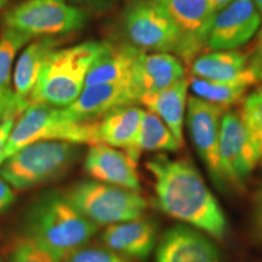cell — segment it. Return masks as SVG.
Masks as SVG:
<instances>
[{
    "label": "cell",
    "mask_w": 262,
    "mask_h": 262,
    "mask_svg": "<svg viewBox=\"0 0 262 262\" xmlns=\"http://www.w3.org/2000/svg\"><path fill=\"white\" fill-rule=\"evenodd\" d=\"M86 21L85 10L68 4L66 0H27L14 6L4 16L5 27L32 38L79 31Z\"/></svg>",
    "instance_id": "cell-7"
},
{
    "label": "cell",
    "mask_w": 262,
    "mask_h": 262,
    "mask_svg": "<svg viewBox=\"0 0 262 262\" xmlns=\"http://www.w3.org/2000/svg\"><path fill=\"white\" fill-rule=\"evenodd\" d=\"M242 118L262 145V88L245 97Z\"/></svg>",
    "instance_id": "cell-27"
},
{
    "label": "cell",
    "mask_w": 262,
    "mask_h": 262,
    "mask_svg": "<svg viewBox=\"0 0 262 262\" xmlns=\"http://www.w3.org/2000/svg\"><path fill=\"white\" fill-rule=\"evenodd\" d=\"M193 77L216 83L239 84L250 86L258 83L249 66V57L234 50L212 51L196 56L191 63Z\"/></svg>",
    "instance_id": "cell-17"
},
{
    "label": "cell",
    "mask_w": 262,
    "mask_h": 262,
    "mask_svg": "<svg viewBox=\"0 0 262 262\" xmlns=\"http://www.w3.org/2000/svg\"><path fill=\"white\" fill-rule=\"evenodd\" d=\"M58 41L54 37H42L33 41L19 56L14 73V91L21 100L28 101L37 84L45 62L56 50Z\"/></svg>",
    "instance_id": "cell-22"
},
{
    "label": "cell",
    "mask_w": 262,
    "mask_h": 262,
    "mask_svg": "<svg viewBox=\"0 0 262 262\" xmlns=\"http://www.w3.org/2000/svg\"><path fill=\"white\" fill-rule=\"evenodd\" d=\"M85 170L96 181L139 192L140 180L136 163L126 153L106 145L96 143L88 150L84 163Z\"/></svg>",
    "instance_id": "cell-14"
},
{
    "label": "cell",
    "mask_w": 262,
    "mask_h": 262,
    "mask_svg": "<svg viewBox=\"0 0 262 262\" xmlns=\"http://www.w3.org/2000/svg\"><path fill=\"white\" fill-rule=\"evenodd\" d=\"M181 143L172 135L166 124L156 113L148 111L143 113L135 143L133 148L126 152V155L133 162L137 163L143 150L175 152L181 148Z\"/></svg>",
    "instance_id": "cell-23"
},
{
    "label": "cell",
    "mask_w": 262,
    "mask_h": 262,
    "mask_svg": "<svg viewBox=\"0 0 262 262\" xmlns=\"http://www.w3.org/2000/svg\"><path fill=\"white\" fill-rule=\"evenodd\" d=\"M6 2H8V0H0V9L4 8L5 4H6Z\"/></svg>",
    "instance_id": "cell-37"
},
{
    "label": "cell",
    "mask_w": 262,
    "mask_h": 262,
    "mask_svg": "<svg viewBox=\"0 0 262 262\" xmlns=\"http://www.w3.org/2000/svg\"><path fill=\"white\" fill-rule=\"evenodd\" d=\"M28 101L21 100L12 89H0V124L10 116H18L27 108Z\"/></svg>",
    "instance_id": "cell-29"
},
{
    "label": "cell",
    "mask_w": 262,
    "mask_h": 262,
    "mask_svg": "<svg viewBox=\"0 0 262 262\" xmlns=\"http://www.w3.org/2000/svg\"><path fill=\"white\" fill-rule=\"evenodd\" d=\"M249 66L254 71L258 81H262V31L258 34L256 47L254 49L253 55L249 58Z\"/></svg>",
    "instance_id": "cell-31"
},
{
    "label": "cell",
    "mask_w": 262,
    "mask_h": 262,
    "mask_svg": "<svg viewBox=\"0 0 262 262\" xmlns=\"http://www.w3.org/2000/svg\"><path fill=\"white\" fill-rule=\"evenodd\" d=\"M254 226L258 237L262 239V188L257 193L254 208Z\"/></svg>",
    "instance_id": "cell-34"
},
{
    "label": "cell",
    "mask_w": 262,
    "mask_h": 262,
    "mask_svg": "<svg viewBox=\"0 0 262 262\" xmlns=\"http://www.w3.org/2000/svg\"><path fill=\"white\" fill-rule=\"evenodd\" d=\"M262 17L254 0H234L214 16L206 38V49L234 50L254 37Z\"/></svg>",
    "instance_id": "cell-12"
},
{
    "label": "cell",
    "mask_w": 262,
    "mask_h": 262,
    "mask_svg": "<svg viewBox=\"0 0 262 262\" xmlns=\"http://www.w3.org/2000/svg\"><path fill=\"white\" fill-rule=\"evenodd\" d=\"M188 88L189 79L185 78L168 89L158 93L143 94L139 98V102L145 104L150 112L156 113L166 124L181 145L183 142V117Z\"/></svg>",
    "instance_id": "cell-20"
},
{
    "label": "cell",
    "mask_w": 262,
    "mask_h": 262,
    "mask_svg": "<svg viewBox=\"0 0 262 262\" xmlns=\"http://www.w3.org/2000/svg\"><path fill=\"white\" fill-rule=\"evenodd\" d=\"M10 262H61V260L31 239L21 237L14 245Z\"/></svg>",
    "instance_id": "cell-26"
},
{
    "label": "cell",
    "mask_w": 262,
    "mask_h": 262,
    "mask_svg": "<svg viewBox=\"0 0 262 262\" xmlns=\"http://www.w3.org/2000/svg\"><path fill=\"white\" fill-rule=\"evenodd\" d=\"M116 0H71L72 4L80 9H86L96 14H103L113 8Z\"/></svg>",
    "instance_id": "cell-30"
},
{
    "label": "cell",
    "mask_w": 262,
    "mask_h": 262,
    "mask_svg": "<svg viewBox=\"0 0 262 262\" xmlns=\"http://www.w3.org/2000/svg\"><path fill=\"white\" fill-rule=\"evenodd\" d=\"M224 108L192 96L187 106V126L196 152L219 188L226 187L220 171L219 140Z\"/></svg>",
    "instance_id": "cell-10"
},
{
    "label": "cell",
    "mask_w": 262,
    "mask_h": 262,
    "mask_svg": "<svg viewBox=\"0 0 262 262\" xmlns=\"http://www.w3.org/2000/svg\"><path fill=\"white\" fill-rule=\"evenodd\" d=\"M15 201V194L12 189L0 179V214L4 212L12 202Z\"/></svg>",
    "instance_id": "cell-32"
},
{
    "label": "cell",
    "mask_w": 262,
    "mask_h": 262,
    "mask_svg": "<svg viewBox=\"0 0 262 262\" xmlns=\"http://www.w3.org/2000/svg\"><path fill=\"white\" fill-rule=\"evenodd\" d=\"M97 122L74 120L64 108L29 103L12 127L8 143L0 155V166L17 150L41 141H64L91 146L100 143Z\"/></svg>",
    "instance_id": "cell-4"
},
{
    "label": "cell",
    "mask_w": 262,
    "mask_h": 262,
    "mask_svg": "<svg viewBox=\"0 0 262 262\" xmlns=\"http://www.w3.org/2000/svg\"><path fill=\"white\" fill-rule=\"evenodd\" d=\"M232 2H234V0H208V4L209 8H210V11L215 16L217 12H220L221 10L227 8Z\"/></svg>",
    "instance_id": "cell-35"
},
{
    "label": "cell",
    "mask_w": 262,
    "mask_h": 262,
    "mask_svg": "<svg viewBox=\"0 0 262 262\" xmlns=\"http://www.w3.org/2000/svg\"><path fill=\"white\" fill-rule=\"evenodd\" d=\"M260 163L262 164V145H261V153H260Z\"/></svg>",
    "instance_id": "cell-38"
},
{
    "label": "cell",
    "mask_w": 262,
    "mask_h": 262,
    "mask_svg": "<svg viewBox=\"0 0 262 262\" xmlns=\"http://www.w3.org/2000/svg\"><path fill=\"white\" fill-rule=\"evenodd\" d=\"M124 32L130 45L141 51H179L178 27L158 0L134 3L124 15Z\"/></svg>",
    "instance_id": "cell-9"
},
{
    "label": "cell",
    "mask_w": 262,
    "mask_h": 262,
    "mask_svg": "<svg viewBox=\"0 0 262 262\" xmlns=\"http://www.w3.org/2000/svg\"><path fill=\"white\" fill-rule=\"evenodd\" d=\"M135 102L139 101L130 83L98 84L85 86L79 97L64 110L74 120L95 122L114 108Z\"/></svg>",
    "instance_id": "cell-15"
},
{
    "label": "cell",
    "mask_w": 262,
    "mask_h": 262,
    "mask_svg": "<svg viewBox=\"0 0 262 262\" xmlns=\"http://www.w3.org/2000/svg\"><path fill=\"white\" fill-rule=\"evenodd\" d=\"M71 204L97 225H114L137 220L147 202L135 191L100 181H80L64 194Z\"/></svg>",
    "instance_id": "cell-6"
},
{
    "label": "cell",
    "mask_w": 262,
    "mask_h": 262,
    "mask_svg": "<svg viewBox=\"0 0 262 262\" xmlns=\"http://www.w3.org/2000/svg\"><path fill=\"white\" fill-rule=\"evenodd\" d=\"M32 37L15 29L5 27L0 38V89H8L10 72L17 51L27 44Z\"/></svg>",
    "instance_id": "cell-25"
},
{
    "label": "cell",
    "mask_w": 262,
    "mask_h": 262,
    "mask_svg": "<svg viewBox=\"0 0 262 262\" xmlns=\"http://www.w3.org/2000/svg\"><path fill=\"white\" fill-rule=\"evenodd\" d=\"M254 3H255V5H256L258 12H260V15L262 17V0H254Z\"/></svg>",
    "instance_id": "cell-36"
},
{
    "label": "cell",
    "mask_w": 262,
    "mask_h": 262,
    "mask_svg": "<svg viewBox=\"0 0 262 262\" xmlns=\"http://www.w3.org/2000/svg\"><path fill=\"white\" fill-rule=\"evenodd\" d=\"M15 118L16 116H10L0 124V155H2L6 143H8L10 134H11L12 127L15 125Z\"/></svg>",
    "instance_id": "cell-33"
},
{
    "label": "cell",
    "mask_w": 262,
    "mask_h": 262,
    "mask_svg": "<svg viewBox=\"0 0 262 262\" xmlns=\"http://www.w3.org/2000/svg\"><path fill=\"white\" fill-rule=\"evenodd\" d=\"M157 262H221V256L216 245L201 232L175 226L163 235Z\"/></svg>",
    "instance_id": "cell-16"
},
{
    "label": "cell",
    "mask_w": 262,
    "mask_h": 262,
    "mask_svg": "<svg viewBox=\"0 0 262 262\" xmlns=\"http://www.w3.org/2000/svg\"><path fill=\"white\" fill-rule=\"evenodd\" d=\"M260 141L247 126L242 116L232 111L222 114L219 159L225 185L243 186L260 162Z\"/></svg>",
    "instance_id": "cell-8"
},
{
    "label": "cell",
    "mask_w": 262,
    "mask_h": 262,
    "mask_svg": "<svg viewBox=\"0 0 262 262\" xmlns=\"http://www.w3.org/2000/svg\"><path fill=\"white\" fill-rule=\"evenodd\" d=\"M0 262H3V260H2V258H0Z\"/></svg>",
    "instance_id": "cell-39"
},
{
    "label": "cell",
    "mask_w": 262,
    "mask_h": 262,
    "mask_svg": "<svg viewBox=\"0 0 262 262\" xmlns=\"http://www.w3.org/2000/svg\"><path fill=\"white\" fill-rule=\"evenodd\" d=\"M103 42L85 41L74 47L55 50L45 62L29 103H45L66 108L79 97L91 64Z\"/></svg>",
    "instance_id": "cell-3"
},
{
    "label": "cell",
    "mask_w": 262,
    "mask_h": 262,
    "mask_svg": "<svg viewBox=\"0 0 262 262\" xmlns=\"http://www.w3.org/2000/svg\"><path fill=\"white\" fill-rule=\"evenodd\" d=\"M157 229L153 222L131 220L110 225L104 229L102 239L108 248L123 256L148 257L156 245Z\"/></svg>",
    "instance_id": "cell-18"
},
{
    "label": "cell",
    "mask_w": 262,
    "mask_h": 262,
    "mask_svg": "<svg viewBox=\"0 0 262 262\" xmlns=\"http://www.w3.org/2000/svg\"><path fill=\"white\" fill-rule=\"evenodd\" d=\"M248 88L239 84L216 83L196 77L189 78V89L195 97L221 108H226L241 101Z\"/></svg>",
    "instance_id": "cell-24"
},
{
    "label": "cell",
    "mask_w": 262,
    "mask_h": 262,
    "mask_svg": "<svg viewBox=\"0 0 262 262\" xmlns=\"http://www.w3.org/2000/svg\"><path fill=\"white\" fill-rule=\"evenodd\" d=\"M80 148L64 141H41L26 146L0 166V175L16 189H28L61 178L73 165Z\"/></svg>",
    "instance_id": "cell-5"
},
{
    "label": "cell",
    "mask_w": 262,
    "mask_h": 262,
    "mask_svg": "<svg viewBox=\"0 0 262 262\" xmlns=\"http://www.w3.org/2000/svg\"><path fill=\"white\" fill-rule=\"evenodd\" d=\"M97 228L96 224L71 204L67 196L50 191L38 196L26 211L24 237L63 261L83 248Z\"/></svg>",
    "instance_id": "cell-2"
},
{
    "label": "cell",
    "mask_w": 262,
    "mask_h": 262,
    "mask_svg": "<svg viewBox=\"0 0 262 262\" xmlns=\"http://www.w3.org/2000/svg\"><path fill=\"white\" fill-rule=\"evenodd\" d=\"M140 51L130 44L117 47L111 42H103L100 54L95 58L86 75L85 86L130 83L134 64Z\"/></svg>",
    "instance_id": "cell-19"
},
{
    "label": "cell",
    "mask_w": 262,
    "mask_h": 262,
    "mask_svg": "<svg viewBox=\"0 0 262 262\" xmlns=\"http://www.w3.org/2000/svg\"><path fill=\"white\" fill-rule=\"evenodd\" d=\"M63 262H127L122 256L101 248H80Z\"/></svg>",
    "instance_id": "cell-28"
},
{
    "label": "cell",
    "mask_w": 262,
    "mask_h": 262,
    "mask_svg": "<svg viewBox=\"0 0 262 262\" xmlns=\"http://www.w3.org/2000/svg\"><path fill=\"white\" fill-rule=\"evenodd\" d=\"M155 179L159 208L176 220L192 225L214 238L227 233V220L204 180L187 160L159 155L147 162Z\"/></svg>",
    "instance_id": "cell-1"
},
{
    "label": "cell",
    "mask_w": 262,
    "mask_h": 262,
    "mask_svg": "<svg viewBox=\"0 0 262 262\" xmlns=\"http://www.w3.org/2000/svg\"><path fill=\"white\" fill-rule=\"evenodd\" d=\"M185 78V67L178 57L168 52L147 54L140 51L134 64L130 84L139 101L141 95L168 89Z\"/></svg>",
    "instance_id": "cell-13"
},
{
    "label": "cell",
    "mask_w": 262,
    "mask_h": 262,
    "mask_svg": "<svg viewBox=\"0 0 262 262\" xmlns=\"http://www.w3.org/2000/svg\"><path fill=\"white\" fill-rule=\"evenodd\" d=\"M143 113L145 111L133 104L110 111L97 122L100 142L129 152L135 143Z\"/></svg>",
    "instance_id": "cell-21"
},
{
    "label": "cell",
    "mask_w": 262,
    "mask_h": 262,
    "mask_svg": "<svg viewBox=\"0 0 262 262\" xmlns=\"http://www.w3.org/2000/svg\"><path fill=\"white\" fill-rule=\"evenodd\" d=\"M168 11L180 34L178 56L191 64L194 57L206 48L214 14L208 0H158Z\"/></svg>",
    "instance_id": "cell-11"
}]
</instances>
